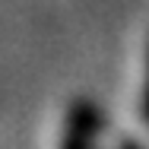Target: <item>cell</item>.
I'll list each match as a JSON object with an SVG mask.
<instances>
[{"instance_id": "obj_1", "label": "cell", "mask_w": 149, "mask_h": 149, "mask_svg": "<svg viewBox=\"0 0 149 149\" xmlns=\"http://www.w3.org/2000/svg\"><path fill=\"white\" fill-rule=\"evenodd\" d=\"M98 130H102L98 105L89 98H76L67 111V120H63L60 149H95L98 146Z\"/></svg>"}, {"instance_id": "obj_3", "label": "cell", "mask_w": 149, "mask_h": 149, "mask_svg": "<svg viewBox=\"0 0 149 149\" xmlns=\"http://www.w3.org/2000/svg\"><path fill=\"white\" fill-rule=\"evenodd\" d=\"M118 149H143V146H140V143H133V140H124Z\"/></svg>"}, {"instance_id": "obj_2", "label": "cell", "mask_w": 149, "mask_h": 149, "mask_svg": "<svg viewBox=\"0 0 149 149\" xmlns=\"http://www.w3.org/2000/svg\"><path fill=\"white\" fill-rule=\"evenodd\" d=\"M143 118L149 124V63H146V86H143Z\"/></svg>"}]
</instances>
